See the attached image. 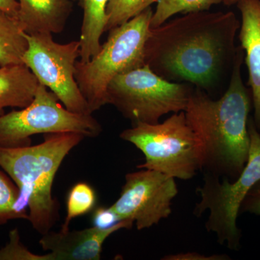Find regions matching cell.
<instances>
[{"mask_svg": "<svg viewBox=\"0 0 260 260\" xmlns=\"http://www.w3.org/2000/svg\"><path fill=\"white\" fill-rule=\"evenodd\" d=\"M240 25L233 12L207 10L169 20L150 29L145 64L164 79L208 93L232 71Z\"/></svg>", "mask_w": 260, "mask_h": 260, "instance_id": "6da1fadb", "label": "cell"}, {"mask_svg": "<svg viewBox=\"0 0 260 260\" xmlns=\"http://www.w3.org/2000/svg\"><path fill=\"white\" fill-rule=\"evenodd\" d=\"M244 60V51L239 46L225 93L214 100L194 86L184 111L203 146L202 170L231 181L245 167L250 149L248 121L252 97L242 80Z\"/></svg>", "mask_w": 260, "mask_h": 260, "instance_id": "7a4b0ae2", "label": "cell"}, {"mask_svg": "<svg viewBox=\"0 0 260 260\" xmlns=\"http://www.w3.org/2000/svg\"><path fill=\"white\" fill-rule=\"evenodd\" d=\"M84 138L76 133H50L39 145L0 147V167L19 189L17 210L42 235L50 232L59 218V203L52 196L56 172Z\"/></svg>", "mask_w": 260, "mask_h": 260, "instance_id": "3957f363", "label": "cell"}, {"mask_svg": "<svg viewBox=\"0 0 260 260\" xmlns=\"http://www.w3.org/2000/svg\"><path fill=\"white\" fill-rule=\"evenodd\" d=\"M152 8L109 30L107 42L86 62L77 61L75 78L91 114L108 104L107 88L115 77L145 65V46Z\"/></svg>", "mask_w": 260, "mask_h": 260, "instance_id": "277c9868", "label": "cell"}, {"mask_svg": "<svg viewBox=\"0 0 260 260\" xmlns=\"http://www.w3.org/2000/svg\"><path fill=\"white\" fill-rule=\"evenodd\" d=\"M144 155L138 169H150L188 180L203 164V146L186 120L184 111L174 113L164 122L136 123L120 134Z\"/></svg>", "mask_w": 260, "mask_h": 260, "instance_id": "5b68a950", "label": "cell"}, {"mask_svg": "<svg viewBox=\"0 0 260 260\" xmlns=\"http://www.w3.org/2000/svg\"><path fill=\"white\" fill-rule=\"evenodd\" d=\"M250 149L248 161L240 175L231 181L205 173L204 184L198 189L200 201L194 209L196 216L209 212L207 230L216 234L218 242L229 249L240 248L242 233L237 225L241 205L246 195L260 180V133L253 119L248 121Z\"/></svg>", "mask_w": 260, "mask_h": 260, "instance_id": "8992f818", "label": "cell"}, {"mask_svg": "<svg viewBox=\"0 0 260 260\" xmlns=\"http://www.w3.org/2000/svg\"><path fill=\"white\" fill-rule=\"evenodd\" d=\"M194 87L164 79L145 64L111 81L108 104L114 105L133 124H157L166 114L185 111Z\"/></svg>", "mask_w": 260, "mask_h": 260, "instance_id": "52a82bcc", "label": "cell"}, {"mask_svg": "<svg viewBox=\"0 0 260 260\" xmlns=\"http://www.w3.org/2000/svg\"><path fill=\"white\" fill-rule=\"evenodd\" d=\"M102 131L92 114L70 112L55 94L39 83L28 107L0 116V147L28 146L30 137L38 134L76 133L93 138Z\"/></svg>", "mask_w": 260, "mask_h": 260, "instance_id": "ba28073f", "label": "cell"}, {"mask_svg": "<svg viewBox=\"0 0 260 260\" xmlns=\"http://www.w3.org/2000/svg\"><path fill=\"white\" fill-rule=\"evenodd\" d=\"M28 47L23 57L39 83L55 94L67 109L79 114H92L88 103L75 78V64L80 59V43L59 44L52 34L28 35Z\"/></svg>", "mask_w": 260, "mask_h": 260, "instance_id": "9c48e42d", "label": "cell"}, {"mask_svg": "<svg viewBox=\"0 0 260 260\" xmlns=\"http://www.w3.org/2000/svg\"><path fill=\"white\" fill-rule=\"evenodd\" d=\"M177 194L175 178L142 169L126 174L120 196L111 208L121 220L135 223L140 231L169 218Z\"/></svg>", "mask_w": 260, "mask_h": 260, "instance_id": "30bf717a", "label": "cell"}, {"mask_svg": "<svg viewBox=\"0 0 260 260\" xmlns=\"http://www.w3.org/2000/svg\"><path fill=\"white\" fill-rule=\"evenodd\" d=\"M133 224L129 220H122L106 229L92 226L83 230H51L42 235L39 244L47 251L49 260H99L108 238L121 229H131Z\"/></svg>", "mask_w": 260, "mask_h": 260, "instance_id": "8fae6325", "label": "cell"}, {"mask_svg": "<svg viewBox=\"0 0 260 260\" xmlns=\"http://www.w3.org/2000/svg\"><path fill=\"white\" fill-rule=\"evenodd\" d=\"M237 4L242 15L239 38L249 73L253 120L260 133V0H239Z\"/></svg>", "mask_w": 260, "mask_h": 260, "instance_id": "7c38bea8", "label": "cell"}, {"mask_svg": "<svg viewBox=\"0 0 260 260\" xmlns=\"http://www.w3.org/2000/svg\"><path fill=\"white\" fill-rule=\"evenodd\" d=\"M16 18L28 35L59 34L73 10L71 0H18Z\"/></svg>", "mask_w": 260, "mask_h": 260, "instance_id": "4fadbf2b", "label": "cell"}, {"mask_svg": "<svg viewBox=\"0 0 260 260\" xmlns=\"http://www.w3.org/2000/svg\"><path fill=\"white\" fill-rule=\"evenodd\" d=\"M39 85L37 77L25 64L0 67V116L6 108L28 107Z\"/></svg>", "mask_w": 260, "mask_h": 260, "instance_id": "5bb4252c", "label": "cell"}, {"mask_svg": "<svg viewBox=\"0 0 260 260\" xmlns=\"http://www.w3.org/2000/svg\"><path fill=\"white\" fill-rule=\"evenodd\" d=\"M109 0H79L83 11V25L79 42L80 61L86 62L102 47L101 38L107 23V6Z\"/></svg>", "mask_w": 260, "mask_h": 260, "instance_id": "9a60e30c", "label": "cell"}, {"mask_svg": "<svg viewBox=\"0 0 260 260\" xmlns=\"http://www.w3.org/2000/svg\"><path fill=\"white\" fill-rule=\"evenodd\" d=\"M28 43L18 19L0 10V67L23 64Z\"/></svg>", "mask_w": 260, "mask_h": 260, "instance_id": "2e32d148", "label": "cell"}, {"mask_svg": "<svg viewBox=\"0 0 260 260\" xmlns=\"http://www.w3.org/2000/svg\"><path fill=\"white\" fill-rule=\"evenodd\" d=\"M221 2L223 0H158L156 10L150 21V28L160 26L178 13L188 14L207 11L213 5Z\"/></svg>", "mask_w": 260, "mask_h": 260, "instance_id": "e0dca14e", "label": "cell"}, {"mask_svg": "<svg viewBox=\"0 0 260 260\" xmlns=\"http://www.w3.org/2000/svg\"><path fill=\"white\" fill-rule=\"evenodd\" d=\"M96 195L93 188L85 182H79L71 188L67 199V215L61 230L70 229L73 219L88 213L93 209Z\"/></svg>", "mask_w": 260, "mask_h": 260, "instance_id": "ac0fdd59", "label": "cell"}, {"mask_svg": "<svg viewBox=\"0 0 260 260\" xmlns=\"http://www.w3.org/2000/svg\"><path fill=\"white\" fill-rule=\"evenodd\" d=\"M158 0H109L105 31L127 23Z\"/></svg>", "mask_w": 260, "mask_h": 260, "instance_id": "d6986e66", "label": "cell"}, {"mask_svg": "<svg viewBox=\"0 0 260 260\" xmlns=\"http://www.w3.org/2000/svg\"><path fill=\"white\" fill-rule=\"evenodd\" d=\"M13 181L0 171V225L13 219H23L17 210L19 189Z\"/></svg>", "mask_w": 260, "mask_h": 260, "instance_id": "ffe728a7", "label": "cell"}, {"mask_svg": "<svg viewBox=\"0 0 260 260\" xmlns=\"http://www.w3.org/2000/svg\"><path fill=\"white\" fill-rule=\"evenodd\" d=\"M9 237V243L0 249V260H47V254H34L22 244L18 229L12 230Z\"/></svg>", "mask_w": 260, "mask_h": 260, "instance_id": "44dd1931", "label": "cell"}, {"mask_svg": "<svg viewBox=\"0 0 260 260\" xmlns=\"http://www.w3.org/2000/svg\"><path fill=\"white\" fill-rule=\"evenodd\" d=\"M122 220L119 218L117 214L111 207L104 208L99 207L94 210L92 215V223L93 226L99 228V229H109L117 225Z\"/></svg>", "mask_w": 260, "mask_h": 260, "instance_id": "7402d4cb", "label": "cell"}, {"mask_svg": "<svg viewBox=\"0 0 260 260\" xmlns=\"http://www.w3.org/2000/svg\"><path fill=\"white\" fill-rule=\"evenodd\" d=\"M240 212L260 216V180L246 195L241 205Z\"/></svg>", "mask_w": 260, "mask_h": 260, "instance_id": "603a6c76", "label": "cell"}, {"mask_svg": "<svg viewBox=\"0 0 260 260\" xmlns=\"http://www.w3.org/2000/svg\"><path fill=\"white\" fill-rule=\"evenodd\" d=\"M225 255L205 256L198 252L179 253L162 258L167 260H221L227 259Z\"/></svg>", "mask_w": 260, "mask_h": 260, "instance_id": "cb8c5ba5", "label": "cell"}, {"mask_svg": "<svg viewBox=\"0 0 260 260\" xmlns=\"http://www.w3.org/2000/svg\"><path fill=\"white\" fill-rule=\"evenodd\" d=\"M19 4L18 0H0V10L16 18Z\"/></svg>", "mask_w": 260, "mask_h": 260, "instance_id": "d4e9b609", "label": "cell"}, {"mask_svg": "<svg viewBox=\"0 0 260 260\" xmlns=\"http://www.w3.org/2000/svg\"><path fill=\"white\" fill-rule=\"evenodd\" d=\"M239 0H223L224 5L227 6H231V5L237 4Z\"/></svg>", "mask_w": 260, "mask_h": 260, "instance_id": "484cf974", "label": "cell"}]
</instances>
